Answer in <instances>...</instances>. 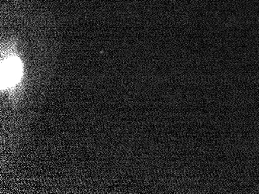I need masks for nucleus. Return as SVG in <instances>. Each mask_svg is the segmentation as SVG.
Segmentation results:
<instances>
[{"instance_id":"1","label":"nucleus","mask_w":259,"mask_h":194,"mask_svg":"<svg viewBox=\"0 0 259 194\" xmlns=\"http://www.w3.org/2000/svg\"><path fill=\"white\" fill-rule=\"evenodd\" d=\"M21 64L16 57H8L1 65V87L8 88L17 84L21 77Z\"/></svg>"}]
</instances>
